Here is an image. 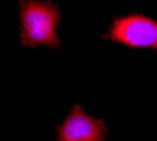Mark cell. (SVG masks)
<instances>
[{
  "label": "cell",
  "instance_id": "cell-1",
  "mask_svg": "<svg viewBox=\"0 0 157 141\" xmlns=\"http://www.w3.org/2000/svg\"><path fill=\"white\" fill-rule=\"evenodd\" d=\"M59 11L48 0H20V37L26 47H57Z\"/></svg>",
  "mask_w": 157,
  "mask_h": 141
},
{
  "label": "cell",
  "instance_id": "cell-2",
  "mask_svg": "<svg viewBox=\"0 0 157 141\" xmlns=\"http://www.w3.org/2000/svg\"><path fill=\"white\" fill-rule=\"evenodd\" d=\"M109 38L133 48H157V21L140 14L121 17L115 20Z\"/></svg>",
  "mask_w": 157,
  "mask_h": 141
},
{
  "label": "cell",
  "instance_id": "cell-3",
  "mask_svg": "<svg viewBox=\"0 0 157 141\" xmlns=\"http://www.w3.org/2000/svg\"><path fill=\"white\" fill-rule=\"evenodd\" d=\"M106 126L103 120L88 116L81 106L75 105L64 123L58 127L55 141H103Z\"/></svg>",
  "mask_w": 157,
  "mask_h": 141
}]
</instances>
